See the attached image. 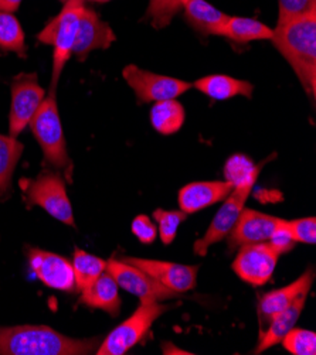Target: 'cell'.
I'll return each instance as SVG.
<instances>
[{
    "instance_id": "6da1fadb",
    "label": "cell",
    "mask_w": 316,
    "mask_h": 355,
    "mask_svg": "<svg viewBox=\"0 0 316 355\" xmlns=\"http://www.w3.org/2000/svg\"><path fill=\"white\" fill-rule=\"evenodd\" d=\"M271 42L292 67L306 95H316V6L278 23Z\"/></svg>"
},
{
    "instance_id": "7a4b0ae2",
    "label": "cell",
    "mask_w": 316,
    "mask_h": 355,
    "mask_svg": "<svg viewBox=\"0 0 316 355\" xmlns=\"http://www.w3.org/2000/svg\"><path fill=\"white\" fill-rule=\"evenodd\" d=\"M98 338H69L47 326L0 327L3 355H85L99 347Z\"/></svg>"
},
{
    "instance_id": "3957f363",
    "label": "cell",
    "mask_w": 316,
    "mask_h": 355,
    "mask_svg": "<svg viewBox=\"0 0 316 355\" xmlns=\"http://www.w3.org/2000/svg\"><path fill=\"white\" fill-rule=\"evenodd\" d=\"M85 8V0H67L61 12L38 35L39 42L54 47L50 95H56L63 69L73 55L80 20Z\"/></svg>"
},
{
    "instance_id": "277c9868",
    "label": "cell",
    "mask_w": 316,
    "mask_h": 355,
    "mask_svg": "<svg viewBox=\"0 0 316 355\" xmlns=\"http://www.w3.org/2000/svg\"><path fill=\"white\" fill-rule=\"evenodd\" d=\"M31 132L39 141L44 160L58 170H63L67 180L73 179V162L67 153L64 130L57 108L56 95H47L42 102L39 111L33 116L30 125Z\"/></svg>"
},
{
    "instance_id": "5b68a950",
    "label": "cell",
    "mask_w": 316,
    "mask_h": 355,
    "mask_svg": "<svg viewBox=\"0 0 316 355\" xmlns=\"http://www.w3.org/2000/svg\"><path fill=\"white\" fill-rule=\"evenodd\" d=\"M169 310V306L158 300H142L136 311L124 323L115 327L97 348L98 355H122L132 347L142 341L151 327L162 314Z\"/></svg>"
},
{
    "instance_id": "8992f818",
    "label": "cell",
    "mask_w": 316,
    "mask_h": 355,
    "mask_svg": "<svg viewBox=\"0 0 316 355\" xmlns=\"http://www.w3.org/2000/svg\"><path fill=\"white\" fill-rule=\"evenodd\" d=\"M26 201L28 205H39L60 223L76 227L73 205L65 190V182L60 173L43 170L36 179L22 180Z\"/></svg>"
},
{
    "instance_id": "52a82bcc",
    "label": "cell",
    "mask_w": 316,
    "mask_h": 355,
    "mask_svg": "<svg viewBox=\"0 0 316 355\" xmlns=\"http://www.w3.org/2000/svg\"><path fill=\"white\" fill-rule=\"evenodd\" d=\"M258 177H251V179L241 182L234 186L231 193L226 197L224 204L217 211L216 217L213 218L212 224L208 225V230L206 234L197 239L193 245V252L194 255L204 257L208 251V248L223 241L233 227L235 225L241 211L245 208V202H247L254 184Z\"/></svg>"
},
{
    "instance_id": "ba28073f",
    "label": "cell",
    "mask_w": 316,
    "mask_h": 355,
    "mask_svg": "<svg viewBox=\"0 0 316 355\" xmlns=\"http://www.w3.org/2000/svg\"><path fill=\"white\" fill-rule=\"evenodd\" d=\"M122 76L140 103L176 99L193 88L188 81L159 76L132 64L124 68Z\"/></svg>"
},
{
    "instance_id": "9c48e42d",
    "label": "cell",
    "mask_w": 316,
    "mask_h": 355,
    "mask_svg": "<svg viewBox=\"0 0 316 355\" xmlns=\"http://www.w3.org/2000/svg\"><path fill=\"white\" fill-rule=\"evenodd\" d=\"M46 98L36 73L19 74L12 81V105L9 115V133L17 137L31 122Z\"/></svg>"
},
{
    "instance_id": "30bf717a",
    "label": "cell",
    "mask_w": 316,
    "mask_h": 355,
    "mask_svg": "<svg viewBox=\"0 0 316 355\" xmlns=\"http://www.w3.org/2000/svg\"><path fill=\"white\" fill-rule=\"evenodd\" d=\"M279 257L269 242L245 245L238 248L233 270L249 285L263 286L271 280Z\"/></svg>"
},
{
    "instance_id": "8fae6325",
    "label": "cell",
    "mask_w": 316,
    "mask_h": 355,
    "mask_svg": "<svg viewBox=\"0 0 316 355\" xmlns=\"http://www.w3.org/2000/svg\"><path fill=\"white\" fill-rule=\"evenodd\" d=\"M107 270L118 283V286L131 295L136 296L140 302L142 300H167L178 299L179 293L172 292L167 288L162 286L159 282L152 279L144 270L122 261V259H111L107 261Z\"/></svg>"
},
{
    "instance_id": "7c38bea8",
    "label": "cell",
    "mask_w": 316,
    "mask_h": 355,
    "mask_svg": "<svg viewBox=\"0 0 316 355\" xmlns=\"http://www.w3.org/2000/svg\"><path fill=\"white\" fill-rule=\"evenodd\" d=\"M26 255L31 273L47 288L69 293L77 292L73 263L67 258L39 248H30Z\"/></svg>"
},
{
    "instance_id": "4fadbf2b",
    "label": "cell",
    "mask_w": 316,
    "mask_h": 355,
    "mask_svg": "<svg viewBox=\"0 0 316 355\" xmlns=\"http://www.w3.org/2000/svg\"><path fill=\"white\" fill-rule=\"evenodd\" d=\"M122 261L139 268L140 270H144L152 279L159 282L162 286L179 295L189 292L196 286L199 266L133 257L122 258Z\"/></svg>"
},
{
    "instance_id": "5bb4252c",
    "label": "cell",
    "mask_w": 316,
    "mask_h": 355,
    "mask_svg": "<svg viewBox=\"0 0 316 355\" xmlns=\"http://www.w3.org/2000/svg\"><path fill=\"white\" fill-rule=\"evenodd\" d=\"M281 221H283V218L272 217L256 209L244 208L235 225L227 235L230 252L237 251L238 248L245 245L268 242Z\"/></svg>"
},
{
    "instance_id": "9a60e30c",
    "label": "cell",
    "mask_w": 316,
    "mask_h": 355,
    "mask_svg": "<svg viewBox=\"0 0 316 355\" xmlns=\"http://www.w3.org/2000/svg\"><path fill=\"white\" fill-rule=\"evenodd\" d=\"M115 40L117 37L111 26L102 21L92 9L85 8L80 20L73 54L80 61H84L91 51L108 49Z\"/></svg>"
},
{
    "instance_id": "2e32d148",
    "label": "cell",
    "mask_w": 316,
    "mask_h": 355,
    "mask_svg": "<svg viewBox=\"0 0 316 355\" xmlns=\"http://www.w3.org/2000/svg\"><path fill=\"white\" fill-rule=\"evenodd\" d=\"M313 279H315V272L312 268H309L295 282L290 283L288 286L265 293L260 299V304H258V314H260L261 324H268L276 314L290 307L298 296H301L305 292H309L312 288Z\"/></svg>"
},
{
    "instance_id": "e0dca14e",
    "label": "cell",
    "mask_w": 316,
    "mask_h": 355,
    "mask_svg": "<svg viewBox=\"0 0 316 355\" xmlns=\"http://www.w3.org/2000/svg\"><path fill=\"white\" fill-rule=\"evenodd\" d=\"M234 184L230 182H196L179 191V207L186 214H194L210 205L226 200Z\"/></svg>"
},
{
    "instance_id": "ac0fdd59",
    "label": "cell",
    "mask_w": 316,
    "mask_h": 355,
    "mask_svg": "<svg viewBox=\"0 0 316 355\" xmlns=\"http://www.w3.org/2000/svg\"><path fill=\"white\" fill-rule=\"evenodd\" d=\"M80 303L91 307L107 311L113 317L119 315L121 311V296L119 286L115 279L105 270L92 285L80 292Z\"/></svg>"
},
{
    "instance_id": "d6986e66",
    "label": "cell",
    "mask_w": 316,
    "mask_h": 355,
    "mask_svg": "<svg viewBox=\"0 0 316 355\" xmlns=\"http://www.w3.org/2000/svg\"><path fill=\"white\" fill-rule=\"evenodd\" d=\"M186 21L201 35H223L228 15L216 9L206 0H186L183 5Z\"/></svg>"
},
{
    "instance_id": "ffe728a7",
    "label": "cell",
    "mask_w": 316,
    "mask_h": 355,
    "mask_svg": "<svg viewBox=\"0 0 316 355\" xmlns=\"http://www.w3.org/2000/svg\"><path fill=\"white\" fill-rule=\"evenodd\" d=\"M309 292L302 293L301 296H298L295 299V302L287 307L284 311H281L279 314H276L272 320L268 323V329L265 330V333H261L260 337V343L254 351V354H261L263 351L276 345L278 343L283 341V338L285 337V334L295 327L298 318L303 310V306L306 303Z\"/></svg>"
},
{
    "instance_id": "44dd1931",
    "label": "cell",
    "mask_w": 316,
    "mask_h": 355,
    "mask_svg": "<svg viewBox=\"0 0 316 355\" xmlns=\"http://www.w3.org/2000/svg\"><path fill=\"white\" fill-rule=\"evenodd\" d=\"M193 88L215 101H226L238 95L251 98L254 91V85L249 81L237 80L222 74L199 78L197 81H194Z\"/></svg>"
},
{
    "instance_id": "7402d4cb",
    "label": "cell",
    "mask_w": 316,
    "mask_h": 355,
    "mask_svg": "<svg viewBox=\"0 0 316 355\" xmlns=\"http://www.w3.org/2000/svg\"><path fill=\"white\" fill-rule=\"evenodd\" d=\"M272 33L274 28L256 19L228 16L222 37L238 44H247L258 40H271Z\"/></svg>"
},
{
    "instance_id": "603a6c76",
    "label": "cell",
    "mask_w": 316,
    "mask_h": 355,
    "mask_svg": "<svg viewBox=\"0 0 316 355\" xmlns=\"http://www.w3.org/2000/svg\"><path fill=\"white\" fill-rule=\"evenodd\" d=\"M23 152L24 146L17 137L0 135V200H6L10 194L13 174Z\"/></svg>"
},
{
    "instance_id": "cb8c5ba5",
    "label": "cell",
    "mask_w": 316,
    "mask_h": 355,
    "mask_svg": "<svg viewBox=\"0 0 316 355\" xmlns=\"http://www.w3.org/2000/svg\"><path fill=\"white\" fill-rule=\"evenodd\" d=\"M186 119V112L181 102L167 99L156 102L151 111V123L156 132L169 136L181 130Z\"/></svg>"
},
{
    "instance_id": "d4e9b609",
    "label": "cell",
    "mask_w": 316,
    "mask_h": 355,
    "mask_svg": "<svg viewBox=\"0 0 316 355\" xmlns=\"http://www.w3.org/2000/svg\"><path fill=\"white\" fill-rule=\"evenodd\" d=\"M73 269L76 277L77 292L84 291L105 272L107 269V261L91 255L83 250H76L73 257Z\"/></svg>"
},
{
    "instance_id": "484cf974",
    "label": "cell",
    "mask_w": 316,
    "mask_h": 355,
    "mask_svg": "<svg viewBox=\"0 0 316 355\" xmlns=\"http://www.w3.org/2000/svg\"><path fill=\"white\" fill-rule=\"evenodd\" d=\"M0 49L26 57L23 28L13 13L0 10Z\"/></svg>"
},
{
    "instance_id": "4316f807",
    "label": "cell",
    "mask_w": 316,
    "mask_h": 355,
    "mask_svg": "<svg viewBox=\"0 0 316 355\" xmlns=\"http://www.w3.org/2000/svg\"><path fill=\"white\" fill-rule=\"evenodd\" d=\"M265 162L260 164H254L253 160L244 155H234L231 156L226 166H224V175L227 182L233 183L234 186L251 179V177H258L260 171L263 170Z\"/></svg>"
},
{
    "instance_id": "83f0119b",
    "label": "cell",
    "mask_w": 316,
    "mask_h": 355,
    "mask_svg": "<svg viewBox=\"0 0 316 355\" xmlns=\"http://www.w3.org/2000/svg\"><path fill=\"white\" fill-rule=\"evenodd\" d=\"M186 0H149L148 17L155 28L166 27L182 9Z\"/></svg>"
},
{
    "instance_id": "f1b7e54d",
    "label": "cell",
    "mask_w": 316,
    "mask_h": 355,
    "mask_svg": "<svg viewBox=\"0 0 316 355\" xmlns=\"http://www.w3.org/2000/svg\"><path fill=\"white\" fill-rule=\"evenodd\" d=\"M153 218L158 223V231L160 234V239L165 245H170L176 238L179 225L188 220V214L181 211H166V209H155Z\"/></svg>"
},
{
    "instance_id": "f546056e",
    "label": "cell",
    "mask_w": 316,
    "mask_h": 355,
    "mask_svg": "<svg viewBox=\"0 0 316 355\" xmlns=\"http://www.w3.org/2000/svg\"><path fill=\"white\" fill-rule=\"evenodd\" d=\"M284 348L292 355H315L316 354V334L310 330L291 329L283 338Z\"/></svg>"
},
{
    "instance_id": "4dcf8cb0",
    "label": "cell",
    "mask_w": 316,
    "mask_h": 355,
    "mask_svg": "<svg viewBox=\"0 0 316 355\" xmlns=\"http://www.w3.org/2000/svg\"><path fill=\"white\" fill-rule=\"evenodd\" d=\"M287 225L295 242L310 243V245L316 242V218L315 217L287 221Z\"/></svg>"
},
{
    "instance_id": "1f68e13d",
    "label": "cell",
    "mask_w": 316,
    "mask_h": 355,
    "mask_svg": "<svg viewBox=\"0 0 316 355\" xmlns=\"http://www.w3.org/2000/svg\"><path fill=\"white\" fill-rule=\"evenodd\" d=\"M316 6V0H278V23L299 16Z\"/></svg>"
},
{
    "instance_id": "d6a6232c",
    "label": "cell",
    "mask_w": 316,
    "mask_h": 355,
    "mask_svg": "<svg viewBox=\"0 0 316 355\" xmlns=\"http://www.w3.org/2000/svg\"><path fill=\"white\" fill-rule=\"evenodd\" d=\"M268 242L271 243V246L279 255H284V254H288L290 251H292L295 243H297L290 232V228H288L285 220L281 221V224L274 231V234L271 235Z\"/></svg>"
},
{
    "instance_id": "836d02e7",
    "label": "cell",
    "mask_w": 316,
    "mask_h": 355,
    "mask_svg": "<svg viewBox=\"0 0 316 355\" xmlns=\"http://www.w3.org/2000/svg\"><path fill=\"white\" fill-rule=\"evenodd\" d=\"M132 232L142 243H153L158 235V227L151 221L148 216L140 214L132 221Z\"/></svg>"
},
{
    "instance_id": "e575fe53",
    "label": "cell",
    "mask_w": 316,
    "mask_h": 355,
    "mask_svg": "<svg viewBox=\"0 0 316 355\" xmlns=\"http://www.w3.org/2000/svg\"><path fill=\"white\" fill-rule=\"evenodd\" d=\"M22 3V0H0V10L15 13Z\"/></svg>"
},
{
    "instance_id": "d590c367",
    "label": "cell",
    "mask_w": 316,
    "mask_h": 355,
    "mask_svg": "<svg viewBox=\"0 0 316 355\" xmlns=\"http://www.w3.org/2000/svg\"><path fill=\"white\" fill-rule=\"evenodd\" d=\"M85 2H95V3H107V2H111V0H85Z\"/></svg>"
},
{
    "instance_id": "8d00e7d4",
    "label": "cell",
    "mask_w": 316,
    "mask_h": 355,
    "mask_svg": "<svg viewBox=\"0 0 316 355\" xmlns=\"http://www.w3.org/2000/svg\"><path fill=\"white\" fill-rule=\"evenodd\" d=\"M61 2H64V3H65V2H67V0H61Z\"/></svg>"
}]
</instances>
